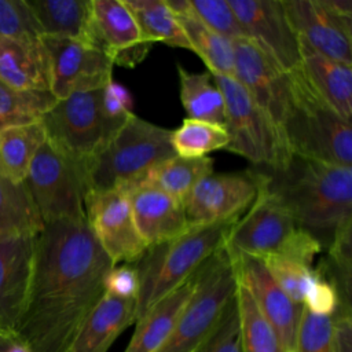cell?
Returning a JSON list of instances; mask_svg holds the SVG:
<instances>
[{
  "label": "cell",
  "mask_w": 352,
  "mask_h": 352,
  "mask_svg": "<svg viewBox=\"0 0 352 352\" xmlns=\"http://www.w3.org/2000/svg\"><path fill=\"white\" fill-rule=\"evenodd\" d=\"M0 36L11 38L43 36L28 0H0Z\"/></svg>",
  "instance_id": "f35d334b"
},
{
  "label": "cell",
  "mask_w": 352,
  "mask_h": 352,
  "mask_svg": "<svg viewBox=\"0 0 352 352\" xmlns=\"http://www.w3.org/2000/svg\"><path fill=\"white\" fill-rule=\"evenodd\" d=\"M263 182L261 169L206 175L184 199L188 224L236 221L253 204Z\"/></svg>",
  "instance_id": "8fae6325"
},
{
  "label": "cell",
  "mask_w": 352,
  "mask_h": 352,
  "mask_svg": "<svg viewBox=\"0 0 352 352\" xmlns=\"http://www.w3.org/2000/svg\"><path fill=\"white\" fill-rule=\"evenodd\" d=\"M231 253V252H230ZM236 279L275 330L283 352H293L302 305L293 302L276 285L260 258L231 253Z\"/></svg>",
  "instance_id": "ac0fdd59"
},
{
  "label": "cell",
  "mask_w": 352,
  "mask_h": 352,
  "mask_svg": "<svg viewBox=\"0 0 352 352\" xmlns=\"http://www.w3.org/2000/svg\"><path fill=\"white\" fill-rule=\"evenodd\" d=\"M234 43V78L283 135L292 104V81L270 56L248 38ZM285 138V136H283Z\"/></svg>",
  "instance_id": "5bb4252c"
},
{
  "label": "cell",
  "mask_w": 352,
  "mask_h": 352,
  "mask_svg": "<svg viewBox=\"0 0 352 352\" xmlns=\"http://www.w3.org/2000/svg\"><path fill=\"white\" fill-rule=\"evenodd\" d=\"M84 210L94 236L114 265L133 264L146 252L124 190L88 191Z\"/></svg>",
  "instance_id": "7c38bea8"
},
{
  "label": "cell",
  "mask_w": 352,
  "mask_h": 352,
  "mask_svg": "<svg viewBox=\"0 0 352 352\" xmlns=\"http://www.w3.org/2000/svg\"><path fill=\"white\" fill-rule=\"evenodd\" d=\"M113 267L85 219L44 224L15 336L30 352H69Z\"/></svg>",
  "instance_id": "6da1fadb"
},
{
  "label": "cell",
  "mask_w": 352,
  "mask_h": 352,
  "mask_svg": "<svg viewBox=\"0 0 352 352\" xmlns=\"http://www.w3.org/2000/svg\"><path fill=\"white\" fill-rule=\"evenodd\" d=\"M0 81L21 91H50V60L41 37L0 36Z\"/></svg>",
  "instance_id": "7402d4cb"
},
{
  "label": "cell",
  "mask_w": 352,
  "mask_h": 352,
  "mask_svg": "<svg viewBox=\"0 0 352 352\" xmlns=\"http://www.w3.org/2000/svg\"><path fill=\"white\" fill-rule=\"evenodd\" d=\"M43 221L25 183H15L0 172V238L38 234Z\"/></svg>",
  "instance_id": "f546056e"
},
{
  "label": "cell",
  "mask_w": 352,
  "mask_h": 352,
  "mask_svg": "<svg viewBox=\"0 0 352 352\" xmlns=\"http://www.w3.org/2000/svg\"><path fill=\"white\" fill-rule=\"evenodd\" d=\"M128 195L135 226L147 248L184 232L190 224L184 204L150 186H131Z\"/></svg>",
  "instance_id": "ffe728a7"
},
{
  "label": "cell",
  "mask_w": 352,
  "mask_h": 352,
  "mask_svg": "<svg viewBox=\"0 0 352 352\" xmlns=\"http://www.w3.org/2000/svg\"><path fill=\"white\" fill-rule=\"evenodd\" d=\"M194 287L195 274L147 309L135 322V331L124 352H158L169 338Z\"/></svg>",
  "instance_id": "d4e9b609"
},
{
  "label": "cell",
  "mask_w": 352,
  "mask_h": 352,
  "mask_svg": "<svg viewBox=\"0 0 352 352\" xmlns=\"http://www.w3.org/2000/svg\"><path fill=\"white\" fill-rule=\"evenodd\" d=\"M188 44L213 76L234 78V43L210 30L194 12L190 0H165Z\"/></svg>",
  "instance_id": "cb8c5ba5"
},
{
  "label": "cell",
  "mask_w": 352,
  "mask_h": 352,
  "mask_svg": "<svg viewBox=\"0 0 352 352\" xmlns=\"http://www.w3.org/2000/svg\"><path fill=\"white\" fill-rule=\"evenodd\" d=\"M6 334H0V352H1V345H3V340H4Z\"/></svg>",
  "instance_id": "f6af8a7d"
},
{
  "label": "cell",
  "mask_w": 352,
  "mask_h": 352,
  "mask_svg": "<svg viewBox=\"0 0 352 352\" xmlns=\"http://www.w3.org/2000/svg\"><path fill=\"white\" fill-rule=\"evenodd\" d=\"M213 76V74H212ZM226 103V150L243 157L257 168H283L292 158L282 132L232 77L213 76Z\"/></svg>",
  "instance_id": "9c48e42d"
},
{
  "label": "cell",
  "mask_w": 352,
  "mask_h": 352,
  "mask_svg": "<svg viewBox=\"0 0 352 352\" xmlns=\"http://www.w3.org/2000/svg\"><path fill=\"white\" fill-rule=\"evenodd\" d=\"M298 70L312 92L346 121L352 118V65L331 59L298 40Z\"/></svg>",
  "instance_id": "44dd1931"
},
{
  "label": "cell",
  "mask_w": 352,
  "mask_h": 352,
  "mask_svg": "<svg viewBox=\"0 0 352 352\" xmlns=\"http://www.w3.org/2000/svg\"><path fill=\"white\" fill-rule=\"evenodd\" d=\"M331 327V316L315 315L302 305L293 352H334Z\"/></svg>",
  "instance_id": "74e56055"
},
{
  "label": "cell",
  "mask_w": 352,
  "mask_h": 352,
  "mask_svg": "<svg viewBox=\"0 0 352 352\" xmlns=\"http://www.w3.org/2000/svg\"><path fill=\"white\" fill-rule=\"evenodd\" d=\"M36 235L0 238V334L15 336L30 283Z\"/></svg>",
  "instance_id": "d6986e66"
},
{
  "label": "cell",
  "mask_w": 352,
  "mask_h": 352,
  "mask_svg": "<svg viewBox=\"0 0 352 352\" xmlns=\"http://www.w3.org/2000/svg\"><path fill=\"white\" fill-rule=\"evenodd\" d=\"M180 102L187 118L224 125L226 103L212 73H192L177 65Z\"/></svg>",
  "instance_id": "f1b7e54d"
},
{
  "label": "cell",
  "mask_w": 352,
  "mask_h": 352,
  "mask_svg": "<svg viewBox=\"0 0 352 352\" xmlns=\"http://www.w3.org/2000/svg\"><path fill=\"white\" fill-rule=\"evenodd\" d=\"M261 170L267 188L323 248L352 220V166L292 155L283 168Z\"/></svg>",
  "instance_id": "7a4b0ae2"
},
{
  "label": "cell",
  "mask_w": 352,
  "mask_h": 352,
  "mask_svg": "<svg viewBox=\"0 0 352 352\" xmlns=\"http://www.w3.org/2000/svg\"><path fill=\"white\" fill-rule=\"evenodd\" d=\"M224 246L231 253L260 260L276 256L311 268L323 249L316 238L296 224L287 209L267 188L265 176L257 197L232 226Z\"/></svg>",
  "instance_id": "5b68a950"
},
{
  "label": "cell",
  "mask_w": 352,
  "mask_h": 352,
  "mask_svg": "<svg viewBox=\"0 0 352 352\" xmlns=\"http://www.w3.org/2000/svg\"><path fill=\"white\" fill-rule=\"evenodd\" d=\"M102 102L104 113L113 120L124 121L132 114V95L113 78L102 89Z\"/></svg>",
  "instance_id": "7bdbcfd3"
},
{
  "label": "cell",
  "mask_w": 352,
  "mask_h": 352,
  "mask_svg": "<svg viewBox=\"0 0 352 352\" xmlns=\"http://www.w3.org/2000/svg\"><path fill=\"white\" fill-rule=\"evenodd\" d=\"M236 287L235 263L223 246L195 272L194 292L158 352H195L216 329Z\"/></svg>",
  "instance_id": "52a82bcc"
},
{
  "label": "cell",
  "mask_w": 352,
  "mask_h": 352,
  "mask_svg": "<svg viewBox=\"0 0 352 352\" xmlns=\"http://www.w3.org/2000/svg\"><path fill=\"white\" fill-rule=\"evenodd\" d=\"M170 136V129L132 113L109 143L82 166L87 192L125 190L136 184L153 166L175 155Z\"/></svg>",
  "instance_id": "277c9868"
},
{
  "label": "cell",
  "mask_w": 352,
  "mask_h": 352,
  "mask_svg": "<svg viewBox=\"0 0 352 352\" xmlns=\"http://www.w3.org/2000/svg\"><path fill=\"white\" fill-rule=\"evenodd\" d=\"M276 285L296 304L302 305L309 286L315 279V271L294 260L283 257H265L261 260Z\"/></svg>",
  "instance_id": "d590c367"
},
{
  "label": "cell",
  "mask_w": 352,
  "mask_h": 352,
  "mask_svg": "<svg viewBox=\"0 0 352 352\" xmlns=\"http://www.w3.org/2000/svg\"><path fill=\"white\" fill-rule=\"evenodd\" d=\"M87 43L104 52L113 65L135 67L150 48L122 0H91Z\"/></svg>",
  "instance_id": "e0dca14e"
},
{
  "label": "cell",
  "mask_w": 352,
  "mask_h": 352,
  "mask_svg": "<svg viewBox=\"0 0 352 352\" xmlns=\"http://www.w3.org/2000/svg\"><path fill=\"white\" fill-rule=\"evenodd\" d=\"M136 322V300L106 294L84 320L69 352H107L116 338Z\"/></svg>",
  "instance_id": "603a6c76"
},
{
  "label": "cell",
  "mask_w": 352,
  "mask_h": 352,
  "mask_svg": "<svg viewBox=\"0 0 352 352\" xmlns=\"http://www.w3.org/2000/svg\"><path fill=\"white\" fill-rule=\"evenodd\" d=\"M55 103L51 91H21L0 81V131L38 122Z\"/></svg>",
  "instance_id": "d6a6232c"
},
{
  "label": "cell",
  "mask_w": 352,
  "mask_h": 352,
  "mask_svg": "<svg viewBox=\"0 0 352 352\" xmlns=\"http://www.w3.org/2000/svg\"><path fill=\"white\" fill-rule=\"evenodd\" d=\"M245 36L290 73L300 65L298 38L293 32L282 0H228Z\"/></svg>",
  "instance_id": "9a60e30c"
},
{
  "label": "cell",
  "mask_w": 352,
  "mask_h": 352,
  "mask_svg": "<svg viewBox=\"0 0 352 352\" xmlns=\"http://www.w3.org/2000/svg\"><path fill=\"white\" fill-rule=\"evenodd\" d=\"M50 60V91L56 100L80 91L103 88L113 62L99 48L76 38L41 36Z\"/></svg>",
  "instance_id": "4fadbf2b"
},
{
  "label": "cell",
  "mask_w": 352,
  "mask_h": 352,
  "mask_svg": "<svg viewBox=\"0 0 352 352\" xmlns=\"http://www.w3.org/2000/svg\"><path fill=\"white\" fill-rule=\"evenodd\" d=\"M236 221L190 226L180 235L148 246L133 263L139 276L136 320L157 301L190 279L220 250Z\"/></svg>",
  "instance_id": "3957f363"
},
{
  "label": "cell",
  "mask_w": 352,
  "mask_h": 352,
  "mask_svg": "<svg viewBox=\"0 0 352 352\" xmlns=\"http://www.w3.org/2000/svg\"><path fill=\"white\" fill-rule=\"evenodd\" d=\"M292 104L283 136L292 155L334 165L352 166V126L320 100L298 67L289 73Z\"/></svg>",
  "instance_id": "8992f818"
},
{
  "label": "cell",
  "mask_w": 352,
  "mask_h": 352,
  "mask_svg": "<svg viewBox=\"0 0 352 352\" xmlns=\"http://www.w3.org/2000/svg\"><path fill=\"white\" fill-rule=\"evenodd\" d=\"M331 342L334 352H352L351 307L338 305L331 315Z\"/></svg>",
  "instance_id": "ee69618b"
},
{
  "label": "cell",
  "mask_w": 352,
  "mask_h": 352,
  "mask_svg": "<svg viewBox=\"0 0 352 352\" xmlns=\"http://www.w3.org/2000/svg\"><path fill=\"white\" fill-rule=\"evenodd\" d=\"M47 140L41 121L0 131V172L15 183H25L30 164Z\"/></svg>",
  "instance_id": "83f0119b"
},
{
  "label": "cell",
  "mask_w": 352,
  "mask_h": 352,
  "mask_svg": "<svg viewBox=\"0 0 352 352\" xmlns=\"http://www.w3.org/2000/svg\"><path fill=\"white\" fill-rule=\"evenodd\" d=\"M25 184L43 224L85 219L84 169L48 140L34 155Z\"/></svg>",
  "instance_id": "30bf717a"
},
{
  "label": "cell",
  "mask_w": 352,
  "mask_h": 352,
  "mask_svg": "<svg viewBox=\"0 0 352 352\" xmlns=\"http://www.w3.org/2000/svg\"><path fill=\"white\" fill-rule=\"evenodd\" d=\"M195 352H241L236 293L224 309L216 329Z\"/></svg>",
  "instance_id": "ab89813d"
},
{
  "label": "cell",
  "mask_w": 352,
  "mask_h": 352,
  "mask_svg": "<svg viewBox=\"0 0 352 352\" xmlns=\"http://www.w3.org/2000/svg\"><path fill=\"white\" fill-rule=\"evenodd\" d=\"M102 89L69 95L44 114L47 140L59 153L84 166L128 120H113L103 110Z\"/></svg>",
  "instance_id": "ba28073f"
},
{
  "label": "cell",
  "mask_w": 352,
  "mask_h": 352,
  "mask_svg": "<svg viewBox=\"0 0 352 352\" xmlns=\"http://www.w3.org/2000/svg\"><path fill=\"white\" fill-rule=\"evenodd\" d=\"M236 305L241 352H283L275 330L260 312L249 292L239 283L236 287Z\"/></svg>",
  "instance_id": "836d02e7"
},
{
  "label": "cell",
  "mask_w": 352,
  "mask_h": 352,
  "mask_svg": "<svg viewBox=\"0 0 352 352\" xmlns=\"http://www.w3.org/2000/svg\"><path fill=\"white\" fill-rule=\"evenodd\" d=\"M104 293L117 298L136 300L139 293V276L135 265H114L104 278Z\"/></svg>",
  "instance_id": "b9f144b4"
},
{
  "label": "cell",
  "mask_w": 352,
  "mask_h": 352,
  "mask_svg": "<svg viewBox=\"0 0 352 352\" xmlns=\"http://www.w3.org/2000/svg\"><path fill=\"white\" fill-rule=\"evenodd\" d=\"M43 36L67 37L87 43L91 0H28Z\"/></svg>",
  "instance_id": "484cf974"
},
{
  "label": "cell",
  "mask_w": 352,
  "mask_h": 352,
  "mask_svg": "<svg viewBox=\"0 0 352 352\" xmlns=\"http://www.w3.org/2000/svg\"><path fill=\"white\" fill-rule=\"evenodd\" d=\"M352 220L342 224L327 245V257L315 272L330 280L338 294L340 305L351 307L352 286Z\"/></svg>",
  "instance_id": "e575fe53"
},
{
  "label": "cell",
  "mask_w": 352,
  "mask_h": 352,
  "mask_svg": "<svg viewBox=\"0 0 352 352\" xmlns=\"http://www.w3.org/2000/svg\"><path fill=\"white\" fill-rule=\"evenodd\" d=\"M315 275L316 276L307 292L302 305L315 315L331 316L340 305V294L330 280L316 272Z\"/></svg>",
  "instance_id": "60d3db41"
},
{
  "label": "cell",
  "mask_w": 352,
  "mask_h": 352,
  "mask_svg": "<svg viewBox=\"0 0 352 352\" xmlns=\"http://www.w3.org/2000/svg\"><path fill=\"white\" fill-rule=\"evenodd\" d=\"M297 38L315 51L352 65V16L331 10L326 0H282Z\"/></svg>",
  "instance_id": "2e32d148"
},
{
  "label": "cell",
  "mask_w": 352,
  "mask_h": 352,
  "mask_svg": "<svg viewBox=\"0 0 352 352\" xmlns=\"http://www.w3.org/2000/svg\"><path fill=\"white\" fill-rule=\"evenodd\" d=\"M228 140V132L223 124L187 117L170 136L175 155L184 158H202L212 151L226 150Z\"/></svg>",
  "instance_id": "1f68e13d"
},
{
  "label": "cell",
  "mask_w": 352,
  "mask_h": 352,
  "mask_svg": "<svg viewBox=\"0 0 352 352\" xmlns=\"http://www.w3.org/2000/svg\"><path fill=\"white\" fill-rule=\"evenodd\" d=\"M133 15L143 38L151 44L190 50V44L165 0H122Z\"/></svg>",
  "instance_id": "4dcf8cb0"
},
{
  "label": "cell",
  "mask_w": 352,
  "mask_h": 352,
  "mask_svg": "<svg viewBox=\"0 0 352 352\" xmlns=\"http://www.w3.org/2000/svg\"><path fill=\"white\" fill-rule=\"evenodd\" d=\"M213 172V158L172 155L153 166L136 184L154 187L184 204L192 187ZM133 184V186H136Z\"/></svg>",
  "instance_id": "4316f807"
},
{
  "label": "cell",
  "mask_w": 352,
  "mask_h": 352,
  "mask_svg": "<svg viewBox=\"0 0 352 352\" xmlns=\"http://www.w3.org/2000/svg\"><path fill=\"white\" fill-rule=\"evenodd\" d=\"M195 15L214 33L235 41L246 38L228 0H190Z\"/></svg>",
  "instance_id": "8d00e7d4"
}]
</instances>
